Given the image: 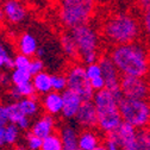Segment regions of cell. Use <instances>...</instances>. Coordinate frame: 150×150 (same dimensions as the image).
I'll return each mask as SVG.
<instances>
[{
	"mask_svg": "<svg viewBox=\"0 0 150 150\" xmlns=\"http://www.w3.org/2000/svg\"><path fill=\"white\" fill-rule=\"evenodd\" d=\"M70 33L76 43L80 61L85 66L98 62V60L100 59V37L98 31L89 23H86L73 28L70 30Z\"/></svg>",
	"mask_w": 150,
	"mask_h": 150,
	"instance_id": "obj_3",
	"label": "cell"
},
{
	"mask_svg": "<svg viewBox=\"0 0 150 150\" xmlns=\"http://www.w3.org/2000/svg\"><path fill=\"white\" fill-rule=\"evenodd\" d=\"M0 1H1V0H0Z\"/></svg>",
	"mask_w": 150,
	"mask_h": 150,
	"instance_id": "obj_42",
	"label": "cell"
},
{
	"mask_svg": "<svg viewBox=\"0 0 150 150\" xmlns=\"http://www.w3.org/2000/svg\"><path fill=\"white\" fill-rule=\"evenodd\" d=\"M137 150H150V127L137 130Z\"/></svg>",
	"mask_w": 150,
	"mask_h": 150,
	"instance_id": "obj_27",
	"label": "cell"
},
{
	"mask_svg": "<svg viewBox=\"0 0 150 150\" xmlns=\"http://www.w3.org/2000/svg\"><path fill=\"white\" fill-rule=\"evenodd\" d=\"M93 150H107V148H106L105 144H100L99 146H97L96 149H93Z\"/></svg>",
	"mask_w": 150,
	"mask_h": 150,
	"instance_id": "obj_41",
	"label": "cell"
},
{
	"mask_svg": "<svg viewBox=\"0 0 150 150\" xmlns=\"http://www.w3.org/2000/svg\"><path fill=\"white\" fill-rule=\"evenodd\" d=\"M51 86L52 91L62 93L64 89H67V78L66 74H52L51 75Z\"/></svg>",
	"mask_w": 150,
	"mask_h": 150,
	"instance_id": "obj_28",
	"label": "cell"
},
{
	"mask_svg": "<svg viewBox=\"0 0 150 150\" xmlns=\"http://www.w3.org/2000/svg\"><path fill=\"white\" fill-rule=\"evenodd\" d=\"M141 35V24L130 13H115L103 24L104 38L113 45L132 43Z\"/></svg>",
	"mask_w": 150,
	"mask_h": 150,
	"instance_id": "obj_2",
	"label": "cell"
},
{
	"mask_svg": "<svg viewBox=\"0 0 150 150\" xmlns=\"http://www.w3.org/2000/svg\"><path fill=\"white\" fill-rule=\"evenodd\" d=\"M122 150H137V129L123 122L120 126L112 132Z\"/></svg>",
	"mask_w": 150,
	"mask_h": 150,
	"instance_id": "obj_10",
	"label": "cell"
},
{
	"mask_svg": "<svg viewBox=\"0 0 150 150\" xmlns=\"http://www.w3.org/2000/svg\"><path fill=\"white\" fill-rule=\"evenodd\" d=\"M62 98H63V107H62L61 116L64 119H74L80 106L83 103L82 98L76 92H74L69 88L62 92Z\"/></svg>",
	"mask_w": 150,
	"mask_h": 150,
	"instance_id": "obj_13",
	"label": "cell"
},
{
	"mask_svg": "<svg viewBox=\"0 0 150 150\" xmlns=\"http://www.w3.org/2000/svg\"><path fill=\"white\" fill-rule=\"evenodd\" d=\"M120 92L124 98L148 99L150 97V83L142 76L123 75L120 79Z\"/></svg>",
	"mask_w": 150,
	"mask_h": 150,
	"instance_id": "obj_7",
	"label": "cell"
},
{
	"mask_svg": "<svg viewBox=\"0 0 150 150\" xmlns=\"http://www.w3.org/2000/svg\"><path fill=\"white\" fill-rule=\"evenodd\" d=\"M8 123H10V119H8L7 105L0 104V125H7Z\"/></svg>",
	"mask_w": 150,
	"mask_h": 150,
	"instance_id": "obj_36",
	"label": "cell"
},
{
	"mask_svg": "<svg viewBox=\"0 0 150 150\" xmlns=\"http://www.w3.org/2000/svg\"><path fill=\"white\" fill-rule=\"evenodd\" d=\"M60 45L62 48V51L64 52L66 56H68L69 59H79V50L76 47V43H75L73 36L69 32H64L61 35L60 37Z\"/></svg>",
	"mask_w": 150,
	"mask_h": 150,
	"instance_id": "obj_22",
	"label": "cell"
},
{
	"mask_svg": "<svg viewBox=\"0 0 150 150\" xmlns=\"http://www.w3.org/2000/svg\"><path fill=\"white\" fill-rule=\"evenodd\" d=\"M5 21V14H4V10H3V6H0V24Z\"/></svg>",
	"mask_w": 150,
	"mask_h": 150,
	"instance_id": "obj_39",
	"label": "cell"
},
{
	"mask_svg": "<svg viewBox=\"0 0 150 150\" xmlns=\"http://www.w3.org/2000/svg\"><path fill=\"white\" fill-rule=\"evenodd\" d=\"M85 70H86V75L88 80L91 79H94L98 76H101L103 73H101V67L99 64V62H94V63H89L85 66Z\"/></svg>",
	"mask_w": 150,
	"mask_h": 150,
	"instance_id": "obj_31",
	"label": "cell"
},
{
	"mask_svg": "<svg viewBox=\"0 0 150 150\" xmlns=\"http://www.w3.org/2000/svg\"><path fill=\"white\" fill-rule=\"evenodd\" d=\"M141 26H142L145 36L150 40V8L143 11L142 21H141Z\"/></svg>",
	"mask_w": 150,
	"mask_h": 150,
	"instance_id": "obj_32",
	"label": "cell"
},
{
	"mask_svg": "<svg viewBox=\"0 0 150 150\" xmlns=\"http://www.w3.org/2000/svg\"><path fill=\"white\" fill-rule=\"evenodd\" d=\"M122 119L137 130L150 127V101L148 99H129L122 97L118 101Z\"/></svg>",
	"mask_w": 150,
	"mask_h": 150,
	"instance_id": "obj_5",
	"label": "cell"
},
{
	"mask_svg": "<svg viewBox=\"0 0 150 150\" xmlns=\"http://www.w3.org/2000/svg\"><path fill=\"white\" fill-rule=\"evenodd\" d=\"M25 142H26L28 150H41L43 139L38 136L33 135L30 131V132H28L26 136H25Z\"/></svg>",
	"mask_w": 150,
	"mask_h": 150,
	"instance_id": "obj_29",
	"label": "cell"
},
{
	"mask_svg": "<svg viewBox=\"0 0 150 150\" xmlns=\"http://www.w3.org/2000/svg\"><path fill=\"white\" fill-rule=\"evenodd\" d=\"M44 70V63L41 59L36 57V59H32L31 60V63H30V67H29V71L32 74V76L36 74H38L41 71Z\"/></svg>",
	"mask_w": 150,
	"mask_h": 150,
	"instance_id": "obj_33",
	"label": "cell"
},
{
	"mask_svg": "<svg viewBox=\"0 0 150 150\" xmlns=\"http://www.w3.org/2000/svg\"><path fill=\"white\" fill-rule=\"evenodd\" d=\"M96 11V0H60L59 18L68 29L89 22Z\"/></svg>",
	"mask_w": 150,
	"mask_h": 150,
	"instance_id": "obj_4",
	"label": "cell"
},
{
	"mask_svg": "<svg viewBox=\"0 0 150 150\" xmlns=\"http://www.w3.org/2000/svg\"><path fill=\"white\" fill-rule=\"evenodd\" d=\"M14 150H28L26 145H16Z\"/></svg>",
	"mask_w": 150,
	"mask_h": 150,
	"instance_id": "obj_40",
	"label": "cell"
},
{
	"mask_svg": "<svg viewBox=\"0 0 150 150\" xmlns=\"http://www.w3.org/2000/svg\"><path fill=\"white\" fill-rule=\"evenodd\" d=\"M74 119L83 129H96L98 126V115L93 101H83Z\"/></svg>",
	"mask_w": 150,
	"mask_h": 150,
	"instance_id": "obj_12",
	"label": "cell"
},
{
	"mask_svg": "<svg viewBox=\"0 0 150 150\" xmlns=\"http://www.w3.org/2000/svg\"><path fill=\"white\" fill-rule=\"evenodd\" d=\"M98 115V129L105 135H110L120 126L123 123L122 115L119 112V107L106 110L101 112H97Z\"/></svg>",
	"mask_w": 150,
	"mask_h": 150,
	"instance_id": "obj_9",
	"label": "cell"
},
{
	"mask_svg": "<svg viewBox=\"0 0 150 150\" xmlns=\"http://www.w3.org/2000/svg\"><path fill=\"white\" fill-rule=\"evenodd\" d=\"M101 144V137L94 129H83L79 134L80 150H93Z\"/></svg>",
	"mask_w": 150,
	"mask_h": 150,
	"instance_id": "obj_18",
	"label": "cell"
},
{
	"mask_svg": "<svg viewBox=\"0 0 150 150\" xmlns=\"http://www.w3.org/2000/svg\"><path fill=\"white\" fill-rule=\"evenodd\" d=\"M66 78H67V86H68L67 88L76 92L82 98L83 101L93 99V96H94L96 92L91 87L83 64H80V63L71 64L66 71Z\"/></svg>",
	"mask_w": 150,
	"mask_h": 150,
	"instance_id": "obj_6",
	"label": "cell"
},
{
	"mask_svg": "<svg viewBox=\"0 0 150 150\" xmlns=\"http://www.w3.org/2000/svg\"><path fill=\"white\" fill-rule=\"evenodd\" d=\"M17 48L21 54L26 55L29 57H33V56H36V52L38 50L40 45H38V42H37V38L32 33L24 32L18 37Z\"/></svg>",
	"mask_w": 150,
	"mask_h": 150,
	"instance_id": "obj_16",
	"label": "cell"
},
{
	"mask_svg": "<svg viewBox=\"0 0 150 150\" xmlns=\"http://www.w3.org/2000/svg\"><path fill=\"white\" fill-rule=\"evenodd\" d=\"M104 143H105L107 150H122L113 134L106 135V138H105V142H104Z\"/></svg>",
	"mask_w": 150,
	"mask_h": 150,
	"instance_id": "obj_34",
	"label": "cell"
},
{
	"mask_svg": "<svg viewBox=\"0 0 150 150\" xmlns=\"http://www.w3.org/2000/svg\"><path fill=\"white\" fill-rule=\"evenodd\" d=\"M110 57L119 70L120 75L127 76H142L149 73L150 56L146 48L136 42L115 45L110 52Z\"/></svg>",
	"mask_w": 150,
	"mask_h": 150,
	"instance_id": "obj_1",
	"label": "cell"
},
{
	"mask_svg": "<svg viewBox=\"0 0 150 150\" xmlns=\"http://www.w3.org/2000/svg\"><path fill=\"white\" fill-rule=\"evenodd\" d=\"M18 106L22 110V112L28 116L29 118H33L40 113L41 111V104L37 99L36 96L29 97V98H22L21 100H18Z\"/></svg>",
	"mask_w": 150,
	"mask_h": 150,
	"instance_id": "obj_21",
	"label": "cell"
},
{
	"mask_svg": "<svg viewBox=\"0 0 150 150\" xmlns=\"http://www.w3.org/2000/svg\"><path fill=\"white\" fill-rule=\"evenodd\" d=\"M8 94L13 101H18L22 98H29V97L36 96V91L32 82H26L19 86H12L10 88Z\"/></svg>",
	"mask_w": 150,
	"mask_h": 150,
	"instance_id": "obj_23",
	"label": "cell"
},
{
	"mask_svg": "<svg viewBox=\"0 0 150 150\" xmlns=\"http://www.w3.org/2000/svg\"><path fill=\"white\" fill-rule=\"evenodd\" d=\"M89 83H91V87L93 88V91H94V92L101 91V89H104L106 87L105 80L103 78V75H101V76H98V78H94V79H91L89 80Z\"/></svg>",
	"mask_w": 150,
	"mask_h": 150,
	"instance_id": "obj_35",
	"label": "cell"
},
{
	"mask_svg": "<svg viewBox=\"0 0 150 150\" xmlns=\"http://www.w3.org/2000/svg\"><path fill=\"white\" fill-rule=\"evenodd\" d=\"M21 129L13 123L5 125V142L6 145H14L21 136Z\"/></svg>",
	"mask_w": 150,
	"mask_h": 150,
	"instance_id": "obj_26",
	"label": "cell"
},
{
	"mask_svg": "<svg viewBox=\"0 0 150 150\" xmlns=\"http://www.w3.org/2000/svg\"><path fill=\"white\" fill-rule=\"evenodd\" d=\"M7 111H8L10 123L16 124L21 130H24V131L31 127V118H29L23 113L17 101H12L7 104Z\"/></svg>",
	"mask_w": 150,
	"mask_h": 150,
	"instance_id": "obj_17",
	"label": "cell"
},
{
	"mask_svg": "<svg viewBox=\"0 0 150 150\" xmlns=\"http://www.w3.org/2000/svg\"><path fill=\"white\" fill-rule=\"evenodd\" d=\"M136 1H137V4L139 5V7L143 11L150 8V0H136Z\"/></svg>",
	"mask_w": 150,
	"mask_h": 150,
	"instance_id": "obj_38",
	"label": "cell"
},
{
	"mask_svg": "<svg viewBox=\"0 0 150 150\" xmlns=\"http://www.w3.org/2000/svg\"><path fill=\"white\" fill-rule=\"evenodd\" d=\"M41 106L43 110L50 116H57L61 115L62 107H63V98H62V93L51 91L47 94L43 96Z\"/></svg>",
	"mask_w": 150,
	"mask_h": 150,
	"instance_id": "obj_15",
	"label": "cell"
},
{
	"mask_svg": "<svg viewBox=\"0 0 150 150\" xmlns=\"http://www.w3.org/2000/svg\"><path fill=\"white\" fill-rule=\"evenodd\" d=\"M60 137L62 141L63 150H80L79 148V134L73 126L64 125L60 130Z\"/></svg>",
	"mask_w": 150,
	"mask_h": 150,
	"instance_id": "obj_19",
	"label": "cell"
},
{
	"mask_svg": "<svg viewBox=\"0 0 150 150\" xmlns=\"http://www.w3.org/2000/svg\"><path fill=\"white\" fill-rule=\"evenodd\" d=\"M11 83L10 75H7L4 71H0V86H7Z\"/></svg>",
	"mask_w": 150,
	"mask_h": 150,
	"instance_id": "obj_37",
	"label": "cell"
},
{
	"mask_svg": "<svg viewBox=\"0 0 150 150\" xmlns=\"http://www.w3.org/2000/svg\"><path fill=\"white\" fill-rule=\"evenodd\" d=\"M35 91L37 94H47V93L52 91V86H51V74L47 73V71H41L38 74H36L32 76L31 80Z\"/></svg>",
	"mask_w": 150,
	"mask_h": 150,
	"instance_id": "obj_20",
	"label": "cell"
},
{
	"mask_svg": "<svg viewBox=\"0 0 150 150\" xmlns=\"http://www.w3.org/2000/svg\"><path fill=\"white\" fill-rule=\"evenodd\" d=\"M31 57L26 55H23V54H17L14 57H13V68H19V69H28L29 70V67H30V63H31Z\"/></svg>",
	"mask_w": 150,
	"mask_h": 150,
	"instance_id": "obj_30",
	"label": "cell"
},
{
	"mask_svg": "<svg viewBox=\"0 0 150 150\" xmlns=\"http://www.w3.org/2000/svg\"><path fill=\"white\" fill-rule=\"evenodd\" d=\"M41 150H63L62 141L59 134H51L48 137L43 138Z\"/></svg>",
	"mask_w": 150,
	"mask_h": 150,
	"instance_id": "obj_25",
	"label": "cell"
},
{
	"mask_svg": "<svg viewBox=\"0 0 150 150\" xmlns=\"http://www.w3.org/2000/svg\"><path fill=\"white\" fill-rule=\"evenodd\" d=\"M10 79H11L12 86H19V85H23L26 82H31L32 74L28 69L13 68L10 74Z\"/></svg>",
	"mask_w": 150,
	"mask_h": 150,
	"instance_id": "obj_24",
	"label": "cell"
},
{
	"mask_svg": "<svg viewBox=\"0 0 150 150\" xmlns=\"http://www.w3.org/2000/svg\"><path fill=\"white\" fill-rule=\"evenodd\" d=\"M100 67H101V73H103V78L105 80V85L107 89L111 92H113L116 96L123 97L122 92H120V79L122 75L117 67L115 66L113 61L111 60L110 56L103 55L100 56V59L98 60Z\"/></svg>",
	"mask_w": 150,
	"mask_h": 150,
	"instance_id": "obj_8",
	"label": "cell"
},
{
	"mask_svg": "<svg viewBox=\"0 0 150 150\" xmlns=\"http://www.w3.org/2000/svg\"><path fill=\"white\" fill-rule=\"evenodd\" d=\"M55 129H56V122L54 119V116H50L47 113L32 123L31 132L43 139L49 135L54 134Z\"/></svg>",
	"mask_w": 150,
	"mask_h": 150,
	"instance_id": "obj_14",
	"label": "cell"
},
{
	"mask_svg": "<svg viewBox=\"0 0 150 150\" xmlns=\"http://www.w3.org/2000/svg\"><path fill=\"white\" fill-rule=\"evenodd\" d=\"M5 21L12 25L22 24L28 17V8L21 0H5L3 3Z\"/></svg>",
	"mask_w": 150,
	"mask_h": 150,
	"instance_id": "obj_11",
	"label": "cell"
}]
</instances>
